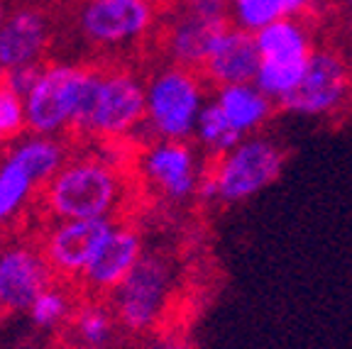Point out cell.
Here are the masks:
<instances>
[{
	"instance_id": "6da1fadb",
	"label": "cell",
	"mask_w": 352,
	"mask_h": 349,
	"mask_svg": "<svg viewBox=\"0 0 352 349\" xmlns=\"http://www.w3.org/2000/svg\"><path fill=\"white\" fill-rule=\"evenodd\" d=\"M127 183L122 161L108 157L105 144L72 152L66 164L39 193L42 220H120Z\"/></svg>"
},
{
	"instance_id": "7a4b0ae2",
	"label": "cell",
	"mask_w": 352,
	"mask_h": 349,
	"mask_svg": "<svg viewBox=\"0 0 352 349\" xmlns=\"http://www.w3.org/2000/svg\"><path fill=\"white\" fill-rule=\"evenodd\" d=\"M144 120L147 78L127 64H91L72 139L88 144L127 142L135 135H144Z\"/></svg>"
},
{
	"instance_id": "3957f363",
	"label": "cell",
	"mask_w": 352,
	"mask_h": 349,
	"mask_svg": "<svg viewBox=\"0 0 352 349\" xmlns=\"http://www.w3.org/2000/svg\"><path fill=\"white\" fill-rule=\"evenodd\" d=\"M284 166L286 149L274 137L264 132L245 137L228 154L208 161L204 179L198 183L196 201L218 205L248 203L276 183Z\"/></svg>"
},
{
	"instance_id": "277c9868",
	"label": "cell",
	"mask_w": 352,
	"mask_h": 349,
	"mask_svg": "<svg viewBox=\"0 0 352 349\" xmlns=\"http://www.w3.org/2000/svg\"><path fill=\"white\" fill-rule=\"evenodd\" d=\"M208 81L196 69L160 64L147 74V120L149 139H191L196 122L208 105Z\"/></svg>"
},
{
	"instance_id": "5b68a950",
	"label": "cell",
	"mask_w": 352,
	"mask_h": 349,
	"mask_svg": "<svg viewBox=\"0 0 352 349\" xmlns=\"http://www.w3.org/2000/svg\"><path fill=\"white\" fill-rule=\"evenodd\" d=\"M157 5L149 0H78L74 22L78 37L98 54H130L160 32Z\"/></svg>"
},
{
	"instance_id": "8992f818",
	"label": "cell",
	"mask_w": 352,
	"mask_h": 349,
	"mask_svg": "<svg viewBox=\"0 0 352 349\" xmlns=\"http://www.w3.org/2000/svg\"><path fill=\"white\" fill-rule=\"evenodd\" d=\"M254 42L259 52L254 83L279 108L281 100L301 83L311 56L318 49L316 32L308 17H289L254 32Z\"/></svg>"
},
{
	"instance_id": "52a82bcc",
	"label": "cell",
	"mask_w": 352,
	"mask_h": 349,
	"mask_svg": "<svg viewBox=\"0 0 352 349\" xmlns=\"http://www.w3.org/2000/svg\"><path fill=\"white\" fill-rule=\"evenodd\" d=\"M91 64L44 61L34 88L25 98L28 130L42 137L72 139L74 122L86 93Z\"/></svg>"
},
{
	"instance_id": "ba28073f",
	"label": "cell",
	"mask_w": 352,
	"mask_h": 349,
	"mask_svg": "<svg viewBox=\"0 0 352 349\" xmlns=\"http://www.w3.org/2000/svg\"><path fill=\"white\" fill-rule=\"evenodd\" d=\"M174 295V269L160 254H144L130 276L108 295L122 333L147 335L169 313Z\"/></svg>"
},
{
	"instance_id": "9c48e42d",
	"label": "cell",
	"mask_w": 352,
	"mask_h": 349,
	"mask_svg": "<svg viewBox=\"0 0 352 349\" xmlns=\"http://www.w3.org/2000/svg\"><path fill=\"white\" fill-rule=\"evenodd\" d=\"M230 25L228 0H198L191 5H174L160 25L162 54L169 64L201 71L215 42Z\"/></svg>"
},
{
	"instance_id": "30bf717a",
	"label": "cell",
	"mask_w": 352,
	"mask_h": 349,
	"mask_svg": "<svg viewBox=\"0 0 352 349\" xmlns=\"http://www.w3.org/2000/svg\"><path fill=\"white\" fill-rule=\"evenodd\" d=\"M352 103V64L342 52L318 47L311 56L301 83L279 103L294 117L330 120Z\"/></svg>"
},
{
	"instance_id": "8fae6325",
	"label": "cell",
	"mask_w": 352,
	"mask_h": 349,
	"mask_svg": "<svg viewBox=\"0 0 352 349\" xmlns=\"http://www.w3.org/2000/svg\"><path fill=\"white\" fill-rule=\"evenodd\" d=\"M140 176L171 205L196 201L206 174V157L191 139H149L138 157Z\"/></svg>"
},
{
	"instance_id": "7c38bea8",
	"label": "cell",
	"mask_w": 352,
	"mask_h": 349,
	"mask_svg": "<svg viewBox=\"0 0 352 349\" xmlns=\"http://www.w3.org/2000/svg\"><path fill=\"white\" fill-rule=\"evenodd\" d=\"M54 281L37 237H0V315L28 313L37 295Z\"/></svg>"
},
{
	"instance_id": "4fadbf2b",
	"label": "cell",
	"mask_w": 352,
	"mask_h": 349,
	"mask_svg": "<svg viewBox=\"0 0 352 349\" xmlns=\"http://www.w3.org/2000/svg\"><path fill=\"white\" fill-rule=\"evenodd\" d=\"M116 220H42L37 242L56 281L76 284Z\"/></svg>"
},
{
	"instance_id": "5bb4252c",
	"label": "cell",
	"mask_w": 352,
	"mask_h": 349,
	"mask_svg": "<svg viewBox=\"0 0 352 349\" xmlns=\"http://www.w3.org/2000/svg\"><path fill=\"white\" fill-rule=\"evenodd\" d=\"M144 254L147 251H144L142 232L127 220H116L83 271L78 291L83 295L108 298L130 276L132 269L142 262Z\"/></svg>"
},
{
	"instance_id": "9a60e30c",
	"label": "cell",
	"mask_w": 352,
	"mask_h": 349,
	"mask_svg": "<svg viewBox=\"0 0 352 349\" xmlns=\"http://www.w3.org/2000/svg\"><path fill=\"white\" fill-rule=\"evenodd\" d=\"M54 42V17L44 5L22 3L10 8L0 25V61L6 69L44 64Z\"/></svg>"
},
{
	"instance_id": "2e32d148",
	"label": "cell",
	"mask_w": 352,
	"mask_h": 349,
	"mask_svg": "<svg viewBox=\"0 0 352 349\" xmlns=\"http://www.w3.org/2000/svg\"><path fill=\"white\" fill-rule=\"evenodd\" d=\"M259 69V52L254 34L242 27H230L215 42L213 52L206 59L204 78L208 86H235V83H252Z\"/></svg>"
},
{
	"instance_id": "e0dca14e",
	"label": "cell",
	"mask_w": 352,
	"mask_h": 349,
	"mask_svg": "<svg viewBox=\"0 0 352 349\" xmlns=\"http://www.w3.org/2000/svg\"><path fill=\"white\" fill-rule=\"evenodd\" d=\"M42 191L44 181L15 147H8L0 157V237L15 229L22 215L37 210Z\"/></svg>"
},
{
	"instance_id": "ac0fdd59",
	"label": "cell",
	"mask_w": 352,
	"mask_h": 349,
	"mask_svg": "<svg viewBox=\"0 0 352 349\" xmlns=\"http://www.w3.org/2000/svg\"><path fill=\"white\" fill-rule=\"evenodd\" d=\"M215 105L223 110L232 127L242 137L259 135L270 125L276 103L257 86V83H235V86H220L210 95Z\"/></svg>"
},
{
	"instance_id": "d6986e66",
	"label": "cell",
	"mask_w": 352,
	"mask_h": 349,
	"mask_svg": "<svg viewBox=\"0 0 352 349\" xmlns=\"http://www.w3.org/2000/svg\"><path fill=\"white\" fill-rule=\"evenodd\" d=\"M64 333L74 349H110L120 325L108 298L83 295Z\"/></svg>"
},
{
	"instance_id": "ffe728a7",
	"label": "cell",
	"mask_w": 352,
	"mask_h": 349,
	"mask_svg": "<svg viewBox=\"0 0 352 349\" xmlns=\"http://www.w3.org/2000/svg\"><path fill=\"white\" fill-rule=\"evenodd\" d=\"M320 0H228V12L235 27L259 32L272 22L289 17H311Z\"/></svg>"
},
{
	"instance_id": "44dd1931",
	"label": "cell",
	"mask_w": 352,
	"mask_h": 349,
	"mask_svg": "<svg viewBox=\"0 0 352 349\" xmlns=\"http://www.w3.org/2000/svg\"><path fill=\"white\" fill-rule=\"evenodd\" d=\"M83 293L76 284H66V281H54L52 286L37 295L28 315L30 320L42 330H64L76 313V306L81 303Z\"/></svg>"
},
{
	"instance_id": "7402d4cb",
	"label": "cell",
	"mask_w": 352,
	"mask_h": 349,
	"mask_svg": "<svg viewBox=\"0 0 352 349\" xmlns=\"http://www.w3.org/2000/svg\"><path fill=\"white\" fill-rule=\"evenodd\" d=\"M242 139H245V137L228 122L223 110H220L213 100H208V105H206L201 117H198L196 130H193V137H191V142L201 149V154L213 161V159L228 154L232 147H237Z\"/></svg>"
},
{
	"instance_id": "603a6c76",
	"label": "cell",
	"mask_w": 352,
	"mask_h": 349,
	"mask_svg": "<svg viewBox=\"0 0 352 349\" xmlns=\"http://www.w3.org/2000/svg\"><path fill=\"white\" fill-rule=\"evenodd\" d=\"M28 108L25 98L10 91L8 86L0 88V144L10 147L17 139L28 135Z\"/></svg>"
},
{
	"instance_id": "cb8c5ba5",
	"label": "cell",
	"mask_w": 352,
	"mask_h": 349,
	"mask_svg": "<svg viewBox=\"0 0 352 349\" xmlns=\"http://www.w3.org/2000/svg\"><path fill=\"white\" fill-rule=\"evenodd\" d=\"M44 64H25V66H15V69H6V83L10 91H15L17 95L28 98V93L34 88L39 74H42Z\"/></svg>"
},
{
	"instance_id": "d4e9b609",
	"label": "cell",
	"mask_w": 352,
	"mask_h": 349,
	"mask_svg": "<svg viewBox=\"0 0 352 349\" xmlns=\"http://www.w3.org/2000/svg\"><path fill=\"white\" fill-rule=\"evenodd\" d=\"M342 22H345L347 37L352 39V0H345V5H342Z\"/></svg>"
},
{
	"instance_id": "484cf974",
	"label": "cell",
	"mask_w": 352,
	"mask_h": 349,
	"mask_svg": "<svg viewBox=\"0 0 352 349\" xmlns=\"http://www.w3.org/2000/svg\"><path fill=\"white\" fill-rule=\"evenodd\" d=\"M149 349H193L191 344L186 342H179V339H169V342H160V344H154V347Z\"/></svg>"
},
{
	"instance_id": "4316f807",
	"label": "cell",
	"mask_w": 352,
	"mask_h": 349,
	"mask_svg": "<svg viewBox=\"0 0 352 349\" xmlns=\"http://www.w3.org/2000/svg\"><path fill=\"white\" fill-rule=\"evenodd\" d=\"M8 12H10V8H8V3H6V0H0V25L6 22Z\"/></svg>"
},
{
	"instance_id": "83f0119b",
	"label": "cell",
	"mask_w": 352,
	"mask_h": 349,
	"mask_svg": "<svg viewBox=\"0 0 352 349\" xmlns=\"http://www.w3.org/2000/svg\"><path fill=\"white\" fill-rule=\"evenodd\" d=\"M174 5H191V3H198V0H169Z\"/></svg>"
},
{
	"instance_id": "f1b7e54d",
	"label": "cell",
	"mask_w": 352,
	"mask_h": 349,
	"mask_svg": "<svg viewBox=\"0 0 352 349\" xmlns=\"http://www.w3.org/2000/svg\"><path fill=\"white\" fill-rule=\"evenodd\" d=\"M3 83H6V66L0 61V88H3Z\"/></svg>"
},
{
	"instance_id": "f546056e",
	"label": "cell",
	"mask_w": 352,
	"mask_h": 349,
	"mask_svg": "<svg viewBox=\"0 0 352 349\" xmlns=\"http://www.w3.org/2000/svg\"><path fill=\"white\" fill-rule=\"evenodd\" d=\"M3 152H6V147H3V144H0V157H3Z\"/></svg>"
},
{
	"instance_id": "4dcf8cb0",
	"label": "cell",
	"mask_w": 352,
	"mask_h": 349,
	"mask_svg": "<svg viewBox=\"0 0 352 349\" xmlns=\"http://www.w3.org/2000/svg\"><path fill=\"white\" fill-rule=\"evenodd\" d=\"M149 3H160V0H149Z\"/></svg>"
}]
</instances>
